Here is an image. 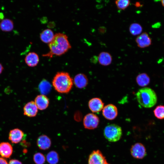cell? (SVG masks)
<instances>
[{"label": "cell", "mask_w": 164, "mask_h": 164, "mask_svg": "<svg viewBox=\"0 0 164 164\" xmlns=\"http://www.w3.org/2000/svg\"><path fill=\"white\" fill-rule=\"evenodd\" d=\"M68 36L64 33H56L52 41L48 44L50 51L43 55V56L52 58L53 56H60L71 48Z\"/></svg>", "instance_id": "6da1fadb"}, {"label": "cell", "mask_w": 164, "mask_h": 164, "mask_svg": "<svg viewBox=\"0 0 164 164\" xmlns=\"http://www.w3.org/2000/svg\"><path fill=\"white\" fill-rule=\"evenodd\" d=\"M73 80L67 72H58L54 77L52 84L55 90L61 93H68L71 90Z\"/></svg>", "instance_id": "7a4b0ae2"}, {"label": "cell", "mask_w": 164, "mask_h": 164, "mask_svg": "<svg viewBox=\"0 0 164 164\" xmlns=\"http://www.w3.org/2000/svg\"><path fill=\"white\" fill-rule=\"evenodd\" d=\"M137 100L142 106L150 108L154 106L157 102V97L154 91L151 88H142L136 94Z\"/></svg>", "instance_id": "3957f363"}, {"label": "cell", "mask_w": 164, "mask_h": 164, "mask_svg": "<svg viewBox=\"0 0 164 164\" xmlns=\"http://www.w3.org/2000/svg\"><path fill=\"white\" fill-rule=\"evenodd\" d=\"M105 138L109 141L114 142L118 141L122 135L121 127L115 124H111L106 126L104 130Z\"/></svg>", "instance_id": "277c9868"}, {"label": "cell", "mask_w": 164, "mask_h": 164, "mask_svg": "<svg viewBox=\"0 0 164 164\" xmlns=\"http://www.w3.org/2000/svg\"><path fill=\"white\" fill-rule=\"evenodd\" d=\"M99 121V118L97 115L90 113L84 116L83 119V125L86 129H93L97 127Z\"/></svg>", "instance_id": "5b68a950"}, {"label": "cell", "mask_w": 164, "mask_h": 164, "mask_svg": "<svg viewBox=\"0 0 164 164\" xmlns=\"http://www.w3.org/2000/svg\"><path fill=\"white\" fill-rule=\"evenodd\" d=\"M132 155L137 159H142L146 155V150L145 146L142 143H137L132 145L130 149Z\"/></svg>", "instance_id": "8992f818"}, {"label": "cell", "mask_w": 164, "mask_h": 164, "mask_svg": "<svg viewBox=\"0 0 164 164\" xmlns=\"http://www.w3.org/2000/svg\"><path fill=\"white\" fill-rule=\"evenodd\" d=\"M105 158L99 150L93 151L89 156L88 164H107Z\"/></svg>", "instance_id": "52a82bcc"}, {"label": "cell", "mask_w": 164, "mask_h": 164, "mask_svg": "<svg viewBox=\"0 0 164 164\" xmlns=\"http://www.w3.org/2000/svg\"><path fill=\"white\" fill-rule=\"evenodd\" d=\"M102 114L106 119L109 120H113L118 115L117 108L113 104H108L104 107L102 109Z\"/></svg>", "instance_id": "ba28073f"}, {"label": "cell", "mask_w": 164, "mask_h": 164, "mask_svg": "<svg viewBox=\"0 0 164 164\" xmlns=\"http://www.w3.org/2000/svg\"><path fill=\"white\" fill-rule=\"evenodd\" d=\"M135 42L138 47L143 48L149 46L151 43V40L148 34L143 32L138 36L135 39Z\"/></svg>", "instance_id": "9c48e42d"}, {"label": "cell", "mask_w": 164, "mask_h": 164, "mask_svg": "<svg viewBox=\"0 0 164 164\" xmlns=\"http://www.w3.org/2000/svg\"><path fill=\"white\" fill-rule=\"evenodd\" d=\"M104 103L101 100L97 97L93 98L88 102V106L93 112L97 113L101 111L104 108Z\"/></svg>", "instance_id": "30bf717a"}, {"label": "cell", "mask_w": 164, "mask_h": 164, "mask_svg": "<svg viewBox=\"0 0 164 164\" xmlns=\"http://www.w3.org/2000/svg\"><path fill=\"white\" fill-rule=\"evenodd\" d=\"M24 115L29 117L35 116L38 112V108L34 101H32L26 103L23 107Z\"/></svg>", "instance_id": "8fae6325"}, {"label": "cell", "mask_w": 164, "mask_h": 164, "mask_svg": "<svg viewBox=\"0 0 164 164\" xmlns=\"http://www.w3.org/2000/svg\"><path fill=\"white\" fill-rule=\"evenodd\" d=\"M24 133L19 128H15L10 131L9 136V140L13 143L17 144L22 140Z\"/></svg>", "instance_id": "7c38bea8"}, {"label": "cell", "mask_w": 164, "mask_h": 164, "mask_svg": "<svg viewBox=\"0 0 164 164\" xmlns=\"http://www.w3.org/2000/svg\"><path fill=\"white\" fill-rule=\"evenodd\" d=\"M34 102L38 109L41 110L46 109L49 103L48 98L43 94L37 95L35 99Z\"/></svg>", "instance_id": "4fadbf2b"}, {"label": "cell", "mask_w": 164, "mask_h": 164, "mask_svg": "<svg viewBox=\"0 0 164 164\" xmlns=\"http://www.w3.org/2000/svg\"><path fill=\"white\" fill-rule=\"evenodd\" d=\"M12 152V147L9 143L2 142L0 143V155L2 157H10Z\"/></svg>", "instance_id": "5bb4252c"}, {"label": "cell", "mask_w": 164, "mask_h": 164, "mask_svg": "<svg viewBox=\"0 0 164 164\" xmlns=\"http://www.w3.org/2000/svg\"><path fill=\"white\" fill-rule=\"evenodd\" d=\"M51 144L50 138L45 135L39 136L37 141V144L41 149L45 150L49 149Z\"/></svg>", "instance_id": "9a60e30c"}, {"label": "cell", "mask_w": 164, "mask_h": 164, "mask_svg": "<svg viewBox=\"0 0 164 164\" xmlns=\"http://www.w3.org/2000/svg\"><path fill=\"white\" fill-rule=\"evenodd\" d=\"M73 82L77 88H83L85 87L87 85L88 80L85 75L80 73L75 76Z\"/></svg>", "instance_id": "2e32d148"}, {"label": "cell", "mask_w": 164, "mask_h": 164, "mask_svg": "<svg viewBox=\"0 0 164 164\" xmlns=\"http://www.w3.org/2000/svg\"><path fill=\"white\" fill-rule=\"evenodd\" d=\"M25 60L28 66L33 67L37 65L39 61V58L36 53L30 52L26 56Z\"/></svg>", "instance_id": "e0dca14e"}, {"label": "cell", "mask_w": 164, "mask_h": 164, "mask_svg": "<svg viewBox=\"0 0 164 164\" xmlns=\"http://www.w3.org/2000/svg\"><path fill=\"white\" fill-rule=\"evenodd\" d=\"M98 61L101 65L107 66L110 65L112 61V57L111 54L107 52H102L98 55Z\"/></svg>", "instance_id": "ac0fdd59"}, {"label": "cell", "mask_w": 164, "mask_h": 164, "mask_svg": "<svg viewBox=\"0 0 164 164\" xmlns=\"http://www.w3.org/2000/svg\"><path fill=\"white\" fill-rule=\"evenodd\" d=\"M54 35L52 30L49 29H46L40 33V39L43 43L49 44L53 40Z\"/></svg>", "instance_id": "d6986e66"}, {"label": "cell", "mask_w": 164, "mask_h": 164, "mask_svg": "<svg viewBox=\"0 0 164 164\" xmlns=\"http://www.w3.org/2000/svg\"><path fill=\"white\" fill-rule=\"evenodd\" d=\"M150 79L148 75L146 73H142L138 75L136 78L137 84L141 87H145L149 84Z\"/></svg>", "instance_id": "ffe728a7"}, {"label": "cell", "mask_w": 164, "mask_h": 164, "mask_svg": "<svg viewBox=\"0 0 164 164\" xmlns=\"http://www.w3.org/2000/svg\"><path fill=\"white\" fill-rule=\"evenodd\" d=\"M14 28V23L11 19H3L0 23V28L4 32H10Z\"/></svg>", "instance_id": "44dd1931"}, {"label": "cell", "mask_w": 164, "mask_h": 164, "mask_svg": "<svg viewBox=\"0 0 164 164\" xmlns=\"http://www.w3.org/2000/svg\"><path fill=\"white\" fill-rule=\"evenodd\" d=\"M39 90L40 93L43 95H46L50 92L51 88L50 84L46 80H43L39 84Z\"/></svg>", "instance_id": "7402d4cb"}, {"label": "cell", "mask_w": 164, "mask_h": 164, "mask_svg": "<svg viewBox=\"0 0 164 164\" xmlns=\"http://www.w3.org/2000/svg\"><path fill=\"white\" fill-rule=\"evenodd\" d=\"M129 30L130 33L133 36L139 35L142 31V28L138 23H133L129 26Z\"/></svg>", "instance_id": "603a6c76"}, {"label": "cell", "mask_w": 164, "mask_h": 164, "mask_svg": "<svg viewBox=\"0 0 164 164\" xmlns=\"http://www.w3.org/2000/svg\"><path fill=\"white\" fill-rule=\"evenodd\" d=\"M46 159L50 164H56L59 160L58 154L55 151H51L47 154Z\"/></svg>", "instance_id": "cb8c5ba5"}, {"label": "cell", "mask_w": 164, "mask_h": 164, "mask_svg": "<svg viewBox=\"0 0 164 164\" xmlns=\"http://www.w3.org/2000/svg\"><path fill=\"white\" fill-rule=\"evenodd\" d=\"M153 112L155 116L158 119H164V106L160 105L157 106Z\"/></svg>", "instance_id": "d4e9b609"}, {"label": "cell", "mask_w": 164, "mask_h": 164, "mask_svg": "<svg viewBox=\"0 0 164 164\" xmlns=\"http://www.w3.org/2000/svg\"><path fill=\"white\" fill-rule=\"evenodd\" d=\"M117 8L121 10H124L130 5V1L129 0H117L115 2Z\"/></svg>", "instance_id": "484cf974"}, {"label": "cell", "mask_w": 164, "mask_h": 164, "mask_svg": "<svg viewBox=\"0 0 164 164\" xmlns=\"http://www.w3.org/2000/svg\"><path fill=\"white\" fill-rule=\"evenodd\" d=\"M33 160L36 164H43L45 161V157L42 153L38 152L33 156Z\"/></svg>", "instance_id": "4316f807"}, {"label": "cell", "mask_w": 164, "mask_h": 164, "mask_svg": "<svg viewBox=\"0 0 164 164\" xmlns=\"http://www.w3.org/2000/svg\"><path fill=\"white\" fill-rule=\"evenodd\" d=\"M8 164H22V162L16 159H11L10 160Z\"/></svg>", "instance_id": "83f0119b"}, {"label": "cell", "mask_w": 164, "mask_h": 164, "mask_svg": "<svg viewBox=\"0 0 164 164\" xmlns=\"http://www.w3.org/2000/svg\"><path fill=\"white\" fill-rule=\"evenodd\" d=\"M98 32L100 33L103 34L105 33L106 31V28L104 26H101L98 29Z\"/></svg>", "instance_id": "f1b7e54d"}, {"label": "cell", "mask_w": 164, "mask_h": 164, "mask_svg": "<svg viewBox=\"0 0 164 164\" xmlns=\"http://www.w3.org/2000/svg\"><path fill=\"white\" fill-rule=\"evenodd\" d=\"M0 164H8V163L5 159L0 157Z\"/></svg>", "instance_id": "f546056e"}, {"label": "cell", "mask_w": 164, "mask_h": 164, "mask_svg": "<svg viewBox=\"0 0 164 164\" xmlns=\"http://www.w3.org/2000/svg\"><path fill=\"white\" fill-rule=\"evenodd\" d=\"M133 5L136 7H140L142 5L141 4V2H135V3L133 4Z\"/></svg>", "instance_id": "4dcf8cb0"}, {"label": "cell", "mask_w": 164, "mask_h": 164, "mask_svg": "<svg viewBox=\"0 0 164 164\" xmlns=\"http://www.w3.org/2000/svg\"><path fill=\"white\" fill-rule=\"evenodd\" d=\"M4 69V68L2 64L0 63V74L2 72L3 70Z\"/></svg>", "instance_id": "1f68e13d"}, {"label": "cell", "mask_w": 164, "mask_h": 164, "mask_svg": "<svg viewBox=\"0 0 164 164\" xmlns=\"http://www.w3.org/2000/svg\"><path fill=\"white\" fill-rule=\"evenodd\" d=\"M3 18V15L2 13H0V19H2Z\"/></svg>", "instance_id": "d6a6232c"}, {"label": "cell", "mask_w": 164, "mask_h": 164, "mask_svg": "<svg viewBox=\"0 0 164 164\" xmlns=\"http://www.w3.org/2000/svg\"><path fill=\"white\" fill-rule=\"evenodd\" d=\"M161 3L163 6L164 7V0H162Z\"/></svg>", "instance_id": "836d02e7"}, {"label": "cell", "mask_w": 164, "mask_h": 164, "mask_svg": "<svg viewBox=\"0 0 164 164\" xmlns=\"http://www.w3.org/2000/svg\"><path fill=\"white\" fill-rule=\"evenodd\" d=\"M107 164H108V163H107Z\"/></svg>", "instance_id": "e575fe53"}]
</instances>
